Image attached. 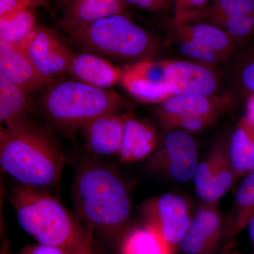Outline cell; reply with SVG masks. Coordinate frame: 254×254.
Instances as JSON below:
<instances>
[{
  "instance_id": "6da1fadb",
  "label": "cell",
  "mask_w": 254,
  "mask_h": 254,
  "mask_svg": "<svg viewBox=\"0 0 254 254\" xmlns=\"http://www.w3.org/2000/svg\"><path fill=\"white\" fill-rule=\"evenodd\" d=\"M21 228L38 244L77 254L92 247L90 227L83 228L48 190L20 185L10 196Z\"/></svg>"
},
{
  "instance_id": "7a4b0ae2",
  "label": "cell",
  "mask_w": 254,
  "mask_h": 254,
  "mask_svg": "<svg viewBox=\"0 0 254 254\" xmlns=\"http://www.w3.org/2000/svg\"><path fill=\"white\" fill-rule=\"evenodd\" d=\"M0 164L21 185L48 190L60 181L65 159L54 142L26 121L1 128Z\"/></svg>"
},
{
  "instance_id": "3957f363",
  "label": "cell",
  "mask_w": 254,
  "mask_h": 254,
  "mask_svg": "<svg viewBox=\"0 0 254 254\" xmlns=\"http://www.w3.org/2000/svg\"><path fill=\"white\" fill-rule=\"evenodd\" d=\"M78 215L92 230L115 235L131 217L129 192L115 170L98 163L78 169L73 185Z\"/></svg>"
},
{
  "instance_id": "277c9868",
  "label": "cell",
  "mask_w": 254,
  "mask_h": 254,
  "mask_svg": "<svg viewBox=\"0 0 254 254\" xmlns=\"http://www.w3.org/2000/svg\"><path fill=\"white\" fill-rule=\"evenodd\" d=\"M68 37L87 53L130 64L154 60L162 50L154 37L127 14L103 18Z\"/></svg>"
},
{
  "instance_id": "5b68a950",
  "label": "cell",
  "mask_w": 254,
  "mask_h": 254,
  "mask_svg": "<svg viewBox=\"0 0 254 254\" xmlns=\"http://www.w3.org/2000/svg\"><path fill=\"white\" fill-rule=\"evenodd\" d=\"M47 116L63 125H83L104 115L119 113L125 105L118 93L78 81L50 88L42 99Z\"/></svg>"
},
{
  "instance_id": "8992f818",
  "label": "cell",
  "mask_w": 254,
  "mask_h": 254,
  "mask_svg": "<svg viewBox=\"0 0 254 254\" xmlns=\"http://www.w3.org/2000/svg\"><path fill=\"white\" fill-rule=\"evenodd\" d=\"M145 226L161 242L168 254H175L186 235L193 216L183 196L167 193L150 199L145 205Z\"/></svg>"
},
{
  "instance_id": "52a82bcc",
  "label": "cell",
  "mask_w": 254,
  "mask_h": 254,
  "mask_svg": "<svg viewBox=\"0 0 254 254\" xmlns=\"http://www.w3.org/2000/svg\"><path fill=\"white\" fill-rule=\"evenodd\" d=\"M175 21L209 23L221 28L239 44L247 43L254 38V0H214Z\"/></svg>"
},
{
  "instance_id": "ba28073f",
  "label": "cell",
  "mask_w": 254,
  "mask_h": 254,
  "mask_svg": "<svg viewBox=\"0 0 254 254\" xmlns=\"http://www.w3.org/2000/svg\"><path fill=\"white\" fill-rule=\"evenodd\" d=\"M198 165L194 138L190 132L178 129L167 131L148 163L150 170L165 174L181 183L193 180Z\"/></svg>"
},
{
  "instance_id": "9c48e42d",
  "label": "cell",
  "mask_w": 254,
  "mask_h": 254,
  "mask_svg": "<svg viewBox=\"0 0 254 254\" xmlns=\"http://www.w3.org/2000/svg\"><path fill=\"white\" fill-rule=\"evenodd\" d=\"M45 76L51 78L68 72L75 55L49 28L38 27L18 45Z\"/></svg>"
},
{
  "instance_id": "30bf717a",
  "label": "cell",
  "mask_w": 254,
  "mask_h": 254,
  "mask_svg": "<svg viewBox=\"0 0 254 254\" xmlns=\"http://www.w3.org/2000/svg\"><path fill=\"white\" fill-rule=\"evenodd\" d=\"M165 83L172 96H215L219 88L217 75L208 66L192 61H168Z\"/></svg>"
},
{
  "instance_id": "8fae6325",
  "label": "cell",
  "mask_w": 254,
  "mask_h": 254,
  "mask_svg": "<svg viewBox=\"0 0 254 254\" xmlns=\"http://www.w3.org/2000/svg\"><path fill=\"white\" fill-rule=\"evenodd\" d=\"M215 204L202 205L193 215L186 235L179 250L183 254H216L224 237L226 227Z\"/></svg>"
},
{
  "instance_id": "7c38bea8",
  "label": "cell",
  "mask_w": 254,
  "mask_h": 254,
  "mask_svg": "<svg viewBox=\"0 0 254 254\" xmlns=\"http://www.w3.org/2000/svg\"><path fill=\"white\" fill-rule=\"evenodd\" d=\"M167 63L163 60H147L130 64L123 68L120 82L139 101L160 104L171 97L165 83Z\"/></svg>"
},
{
  "instance_id": "4fadbf2b",
  "label": "cell",
  "mask_w": 254,
  "mask_h": 254,
  "mask_svg": "<svg viewBox=\"0 0 254 254\" xmlns=\"http://www.w3.org/2000/svg\"><path fill=\"white\" fill-rule=\"evenodd\" d=\"M118 14L128 15L124 0H73L65 8L58 28L69 36L92 23Z\"/></svg>"
},
{
  "instance_id": "5bb4252c",
  "label": "cell",
  "mask_w": 254,
  "mask_h": 254,
  "mask_svg": "<svg viewBox=\"0 0 254 254\" xmlns=\"http://www.w3.org/2000/svg\"><path fill=\"white\" fill-rule=\"evenodd\" d=\"M0 73L23 90L33 92L49 83L18 45L0 41Z\"/></svg>"
},
{
  "instance_id": "9a60e30c",
  "label": "cell",
  "mask_w": 254,
  "mask_h": 254,
  "mask_svg": "<svg viewBox=\"0 0 254 254\" xmlns=\"http://www.w3.org/2000/svg\"><path fill=\"white\" fill-rule=\"evenodd\" d=\"M128 116V114H109L83 125L92 153L102 156L118 154Z\"/></svg>"
},
{
  "instance_id": "2e32d148",
  "label": "cell",
  "mask_w": 254,
  "mask_h": 254,
  "mask_svg": "<svg viewBox=\"0 0 254 254\" xmlns=\"http://www.w3.org/2000/svg\"><path fill=\"white\" fill-rule=\"evenodd\" d=\"M165 18L170 23V33L190 38L225 60L235 53L237 45L239 44L228 33L213 25L207 23H180L173 17Z\"/></svg>"
},
{
  "instance_id": "e0dca14e",
  "label": "cell",
  "mask_w": 254,
  "mask_h": 254,
  "mask_svg": "<svg viewBox=\"0 0 254 254\" xmlns=\"http://www.w3.org/2000/svg\"><path fill=\"white\" fill-rule=\"evenodd\" d=\"M68 72L76 81L107 88L120 81L123 68L115 66L98 55L84 53L74 57Z\"/></svg>"
},
{
  "instance_id": "ac0fdd59",
  "label": "cell",
  "mask_w": 254,
  "mask_h": 254,
  "mask_svg": "<svg viewBox=\"0 0 254 254\" xmlns=\"http://www.w3.org/2000/svg\"><path fill=\"white\" fill-rule=\"evenodd\" d=\"M158 136L154 127L128 115L118 156L123 163L146 158L155 149Z\"/></svg>"
},
{
  "instance_id": "d6986e66",
  "label": "cell",
  "mask_w": 254,
  "mask_h": 254,
  "mask_svg": "<svg viewBox=\"0 0 254 254\" xmlns=\"http://www.w3.org/2000/svg\"><path fill=\"white\" fill-rule=\"evenodd\" d=\"M227 97L182 95L172 96L159 104L157 116H220L230 106Z\"/></svg>"
},
{
  "instance_id": "ffe728a7",
  "label": "cell",
  "mask_w": 254,
  "mask_h": 254,
  "mask_svg": "<svg viewBox=\"0 0 254 254\" xmlns=\"http://www.w3.org/2000/svg\"><path fill=\"white\" fill-rule=\"evenodd\" d=\"M31 108L29 93L0 73V120L6 127L28 121Z\"/></svg>"
},
{
  "instance_id": "44dd1931",
  "label": "cell",
  "mask_w": 254,
  "mask_h": 254,
  "mask_svg": "<svg viewBox=\"0 0 254 254\" xmlns=\"http://www.w3.org/2000/svg\"><path fill=\"white\" fill-rule=\"evenodd\" d=\"M229 151L237 176L254 168V123L243 117L232 133Z\"/></svg>"
},
{
  "instance_id": "7402d4cb",
  "label": "cell",
  "mask_w": 254,
  "mask_h": 254,
  "mask_svg": "<svg viewBox=\"0 0 254 254\" xmlns=\"http://www.w3.org/2000/svg\"><path fill=\"white\" fill-rule=\"evenodd\" d=\"M254 215V168L239 187L232 215L225 223L226 239H232L247 227Z\"/></svg>"
},
{
  "instance_id": "603a6c76",
  "label": "cell",
  "mask_w": 254,
  "mask_h": 254,
  "mask_svg": "<svg viewBox=\"0 0 254 254\" xmlns=\"http://www.w3.org/2000/svg\"><path fill=\"white\" fill-rule=\"evenodd\" d=\"M37 28L33 8L20 10L0 17V41L11 45L21 44Z\"/></svg>"
},
{
  "instance_id": "cb8c5ba5",
  "label": "cell",
  "mask_w": 254,
  "mask_h": 254,
  "mask_svg": "<svg viewBox=\"0 0 254 254\" xmlns=\"http://www.w3.org/2000/svg\"><path fill=\"white\" fill-rule=\"evenodd\" d=\"M237 177L232 165L228 147L209 184L203 201L208 204H215L231 189Z\"/></svg>"
},
{
  "instance_id": "d4e9b609",
  "label": "cell",
  "mask_w": 254,
  "mask_h": 254,
  "mask_svg": "<svg viewBox=\"0 0 254 254\" xmlns=\"http://www.w3.org/2000/svg\"><path fill=\"white\" fill-rule=\"evenodd\" d=\"M121 254H168L156 235L146 226L130 232L123 241Z\"/></svg>"
},
{
  "instance_id": "484cf974",
  "label": "cell",
  "mask_w": 254,
  "mask_h": 254,
  "mask_svg": "<svg viewBox=\"0 0 254 254\" xmlns=\"http://www.w3.org/2000/svg\"><path fill=\"white\" fill-rule=\"evenodd\" d=\"M228 147L229 145L225 142L218 143L198 165L193 181L197 195L202 200L204 198L209 184L218 168L222 155Z\"/></svg>"
},
{
  "instance_id": "4316f807",
  "label": "cell",
  "mask_w": 254,
  "mask_h": 254,
  "mask_svg": "<svg viewBox=\"0 0 254 254\" xmlns=\"http://www.w3.org/2000/svg\"><path fill=\"white\" fill-rule=\"evenodd\" d=\"M170 34L173 41L175 42L179 51L185 57L190 58L192 62L209 66L225 61V59L217 53L200 46L190 38L176 33H170Z\"/></svg>"
},
{
  "instance_id": "83f0119b",
  "label": "cell",
  "mask_w": 254,
  "mask_h": 254,
  "mask_svg": "<svg viewBox=\"0 0 254 254\" xmlns=\"http://www.w3.org/2000/svg\"><path fill=\"white\" fill-rule=\"evenodd\" d=\"M159 123L166 131L171 130H182L195 133L203 131L215 123L218 117L214 116H182V115H160Z\"/></svg>"
},
{
  "instance_id": "f1b7e54d",
  "label": "cell",
  "mask_w": 254,
  "mask_h": 254,
  "mask_svg": "<svg viewBox=\"0 0 254 254\" xmlns=\"http://www.w3.org/2000/svg\"><path fill=\"white\" fill-rule=\"evenodd\" d=\"M237 68V78L249 95H254V46L240 55Z\"/></svg>"
},
{
  "instance_id": "f546056e",
  "label": "cell",
  "mask_w": 254,
  "mask_h": 254,
  "mask_svg": "<svg viewBox=\"0 0 254 254\" xmlns=\"http://www.w3.org/2000/svg\"><path fill=\"white\" fill-rule=\"evenodd\" d=\"M128 6L144 10L163 16H174L175 0H124Z\"/></svg>"
},
{
  "instance_id": "4dcf8cb0",
  "label": "cell",
  "mask_w": 254,
  "mask_h": 254,
  "mask_svg": "<svg viewBox=\"0 0 254 254\" xmlns=\"http://www.w3.org/2000/svg\"><path fill=\"white\" fill-rule=\"evenodd\" d=\"M210 0H175L173 18L178 20L192 11H196L208 5Z\"/></svg>"
},
{
  "instance_id": "1f68e13d",
  "label": "cell",
  "mask_w": 254,
  "mask_h": 254,
  "mask_svg": "<svg viewBox=\"0 0 254 254\" xmlns=\"http://www.w3.org/2000/svg\"><path fill=\"white\" fill-rule=\"evenodd\" d=\"M28 8H36L33 0H0V17Z\"/></svg>"
},
{
  "instance_id": "d6a6232c",
  "label": "cell",
  "mask_w": 254,
  "mask_h": 254,
  "mask_svg": "<svg viewBox=\"0 0 254 254\" xmlns=\"http://www.w3.org/2000/svg\"><path fill=\"white\" fill-rule=\"evenodd\" d=\"M18 254H69L66 251L58 248L38 244L34 245H27L23 247Z\"/></svg>"
},
{
  "instance_id": "836d02e7",
  "label": "cell",
  "mask_w": 254,
  "mask_h": 254,
  "mask_svg": "<svg viewBox=\"0 0 254 254\" xmlns=\"http://www.w3.org/2000/svg\"><path fill=\"white\" fill-rule=\"evenodd\" d=\"M244 117L254 123V95L249 96L247 103V112Z\"/></svg>"
},
{
  "instance_id": "e575fe53",
  "label": "cell",
  "mask_w": 254,
  "mask_h": 254,
  "mask_svg": "<svg viewBox=\"0 0 254 254\" xmlns=\"http://www.w3.org/2000/svg\"><path fill=\"white\" fill-rule=\"evenodd\" d=\"M247 230H248L250 240L252 241V243L254 248V215L251 218L250 221L247 224Z\"/></svg>"
},
{
  "instance_id": "d590c367",
  "label": "cell",
  "mask_w": 254,
  "mask_h": 254,
  "mask_svg": "<svg viewBox=\"0 0 254 254\" xmlns=\"http://www.w3.org/2000/svg\"><path fill=\"white\" fill-rule=\"evenodd\" d=\"M73 0H53V2L57 6L65 9Z\"/></svg>"
},
{
  "instance_id": "8d00e7d4",
  "label": "cell",
  "mask_w": 254,
  "mask_h": 254,
  "mask_svg": "<svg viewBox=\"0 0 254 254\" xmlns=\"http://www.w3.org/2000/svg\"><path fill=\"white\" fill-rule=\"evenodd\" d=\"M0 254H11V250H10V245L9 241H6L1 248Z\"/></svg>"
},
{
  "instance_id": "74e56055",
  "label": "cell",
  "mask_w": 254,
  "mask_h": 254,
  "mask_svg": "<svg viewBox=\"0 0 254 254\" xmlns=\"http://www.w3.org/2000/svg\"><path fill=\"white\" fill-rule=\"evenodd\" d=\"M48 0H33L35 7H38V6L46 4V3L48 2Z\"/></svg>"
},
{
  "instance_id": "f35d334b",
  "label": "cell",
  "mask_w": 254,
  "mask_h": 254,
  "mask_svg": "<svg viewBox=\"0 0 254 254\" xmlns=\"http://www.w3.org/2000/svg\"><path fill=\"white\" fill-rule=\"evenodd\" d=\"M232 249H233V247H232V245L230 244V245L227 246L226 248H225V252H224L223 254H232Z\"/></svg>"
},
{
  "instance_id": "ab89813d",
  "label": "cell",
  "mask_w": 254,
  "mask_h": 254,
  "mask_svg": "<svg viewBox=\"0 0 254 254\" xmlns=\"http://www.w3.org/2000/svg\"><path fill=\"white\" fill-rule=\"evenodd\" d=\"M77 254H95L92 250V247L91 248L86 249V250L81 251V252Z\"/></svg>"
},
{
  "instance_id": "60d3db41",
  "label": "cell",
  "mask_w": 254,
  "mask_h": 254,
  "mask_svg": "<svg viewBox=\"0 0 254 254\" xmlns=\"http://www.w3.org/2000/svg\"><path fill=\"white\" fill-rule=\"evenodd\" d=\"M232 254H245L241 253L240 252H237V251H232Z\"/></svg>"
}]
</instances>
